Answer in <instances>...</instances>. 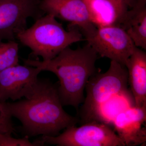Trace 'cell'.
<instances>
[{
  "label": "cell",
  "mask_w": 146,
  "mask_h": 146,
  "mask_svg": "<svg viewBox=\"0 0 146 146\" xmlns=\"http://www.w3.org/2000/svg\"><path fill=\"white\" fill-rule=\"evenodd\" d=\"M11 116L22 124L19 129L29 138L42 135L55 136L60 131L79 122L78 117L65 112L60 102L58 83L38 78L24 99L7 102Z\"/></svg>",
  "instance_id": "1"
},
{
  "label": "cell",
  "mask_w": 146,
  "mask_h": 146,
  "mask_svg": "<svg viewBox=\"0 0 146 146\" xmlns=\"http://www.w3.org/2000/svg\"><path fill=\"white\" fill-rule=\"evenodd\" d=\"M98 56L87 44L74 50L67 47L48 61L30 58L23 60L25 65L54 74L58 79V91L62 105L72 106L78 112L85 98L87 82L96 72V63Z\"/></svg>",
  "instance_id": "2"
},
{
  "label": "cell",
  "mask_w": 146,
  "mask_h": 146,
  "mask_svg": "<svg viewBox=\"0 0 146 146\" xmlns=\"http://www.w3.org/2000/svg\"><path fill=\"white\" fill-rule=\"evenodd\" d=\"M35 21L32 26L18 35L17 39L31 50L32 58L40 56L43 61L54 58L66 48L84 40L77 28L66 30L54 16L46 14Z\"/></svg>",
  "instance_id": "3"
},
{
  "label": "cell",
  "mask_w": 146,
  "mask_h": 146,
  "mask_svg": "<svg viewBox=\"0 0 146 146\" xmlns=\"http://www.w3.org/2000/svg\"><path fill=\"white\" fill-rule=\"evenodd\" d=\"M128 73L125 65L111 60L106 72L95 73L89 78L85 90L86 97L79 108V122L82 125L98 121L102 106L113 97L129 93Z\"/></svg>",
  "instance_id": "4"
},
{
  "label": "cell",
  "mask_w": 146,
  "mask_h": 146,
  "mask_svg": "<svg viewBox=\"0 0 146 146\" xmlns=\"http://www.w3.org/2000/svg\"><path fill=\"white\" fill-rule=\"evenodd\" d=\"M37 141L58 146H125L123 142L109 125L100 122H89L76 127L65 129L55 136H42Z\"/></svg>",
  "instance_id": "5"
},
{
  "label": "cell",
  "mask_w": 146,
  "mask_h": 146,
  "mask_svg": "<svg viewBox=\"0 0 146 146\" xmlns=\"http://www.w3.org/2000/svg\"><path fill=\"white\" fill-rule=\"evenodd\" d=\"M40 0H0V42L16 41L27 28V21H35L45 15Z\"/></svg>",
  "instance_id": "6"
},
{
  "label": "cell",
  "mask_w": 146,
  "mask_h": 146,
  "mask_svg": "<svg viewBox=\"0 0 146 146\" xmlns=\"http://www.w3.org/2000/svg\"><path fill=\"white\" fill-rule=\"evenodd\" d=\"M85 40L98 55L124 65L136 47L119 26L97 27L94 35Z\"/></svg>",
  "instance_id": "7"
},
{
  "label": "cell",
  "mask_w": 146,
  "mask_h": 146,
  "mask_svg": "<svg viewBox=\"0 0 146 146\" xmlns=\"http://www.w3.org/2000/svg\"><path fill=\"white\" fill-rule=\"evenodd\" d=\"M39 6L45 14L70 23L68 28H77L85 39L95 33L97 27L90 20L83 0H40Z\"/></svg>",
  "instance_id": "8"
},
{
  "label": "cell",
  "mask_w": 146,
  "mask_h": 146,
  "mask_svg": "<svg viewBox=\"0 0 146 146\" xmlns=\"http://www.w3.org/2000/svg\"><path fill=\"white\" fill-rule=\"evenodd\" d=\"M42 69L24 64L9 67L0 72V101H16L28 96Z\"/></svg>",
  "instance_id": "9"
},
{
  "label": "cell",
  "mask_w": 146,
  "mask_h": 146,
  "mask_svg": "<svg viewBox=\"0 0 146 146\" xmlns=\"http://www.w3.org/2000/svg\"><path fill=\"white\" fill-rule=\"evenodd\" d=\"M146 106L128 108L118 114L112 124L114 131L125 146L139 145L145 143Z\"/></svg>",
  "instance_id": "10"
},
{
  "label": "cell",
  "mask_w": 146,
  "mask_h": 146,
  "mask_svg": "<svg viewBox=\"0 0 146 146\" xmlns=\"http://www.w3.org/2000/svg\"><path fill=\"white\" fill-rule=\"evenodd\" d=\"M90 20L97 27L119 26L137 0H83Z\"/></svg>",
  "instance_id": "11"
},
{
  "label": "cell",
  "mask_w": 146,
  "mask_h": 146,
  "mask_svg": "<svg viewBox=\"0 0 146 146\" xmlns=\"http://www.w3.org/2000/svg\"><path fill=\"white\" fill-rule=\"evenodd\" d=\"M128 81L136 107L146 106V53L135 47L125 65Z\"/></svg>",
  "instance_id": "12"
},
{
  "label": "cell",
  "mask_w": 146,
  "mask_h": 146,
  "mask_svg": "<svg viewBox=\"0 0 146 146\" xmlns=\"http://www.w3.org/2000/svg\"><path fill=\"white\" fill-rule=\"evenodd\" d=\"M146 4L137 0L120 26L125 31L135 46L143 50H146Z\"/></svg>",
  "instance_id": "13"
},
{
  "label": "cell",
  "mask_w": 146,
  "mask_h": 146,
  "mask_svg": "<svg viewBox=\"0 0 146 146\" xmlns=\"http://www.w3.org/2000/svg\"><path fill=\"white\" fill-rule=\"evenodd\" d=\"M7 48L0 53V72L19 64L18 44L16 41H8Z\"/></svg>",
  "instance_id": "14"
},
{
  "label": "cell",
  "mask_w": 146,
  "mask_h": 146,
  "mask_svg": "<svg viewBox=\"0 0 146 146\" xmlns=\"http://www.w3.org/2000/svg\"><path fill=\"white\" fill-rule=\"evenodd\" d=\"M7 102L0 107V133L12 134L15 132Z\"/></svg>",
  "instance_id": "15"
},
{
  "label": "cell",
  "mask_w": 146,
  "mask_h": 146,
  "mask_svg": "<svg viewBox=\"0 0 146 146\" xmlns=\"http://www.w3.org/2000/svg\"><path fill=\"white\" fill-rule=\"evenodd\" d=\"M27 136L22 138H16L11 134L0 133V146H39L36 141L31 142Z\"/></svg>",
  "instance_id": "16"
},
{
  "label": "cell",
  "mask_w": 146,
  "mask_h": 146,
  "mask_svg": "<svg viewBox=\"0 0 146 146\" xmlns=\"http://www.w3.org/2000/svg\"><path fill=\"white\" fill-rule=\"evenodd\" d=\"M8 44V41L6 42H0V53L3 51L7 48Z\"/></svg>",
  "instance_id": "17"
},
{
  "label": "cell",
  "mask_w": 146,
  "mask_h": 146,
  "mask_svg": "<svg viewBox=\"0 0 146 146\" xmlns=\"http://www.w3.org/2000/svg\"><path fill=\"white\" fill-rule=\"evenodd\" d=\"M138 1H139L142 2L146 3V0H138Z\"/></svg>",
  "instance_id": "18"
}]
</instances>
